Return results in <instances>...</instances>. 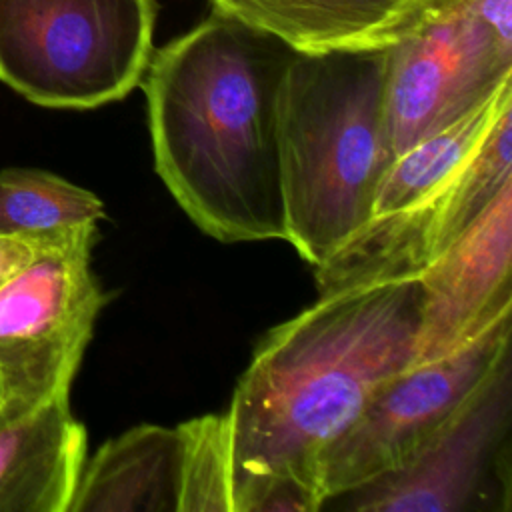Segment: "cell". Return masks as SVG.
I'll return each instance as SVG.
<instances>
[{
	"label": "cell",
	"mask_w": 512,
	"mask_h": 512,
	"mask_svg": "<svg viewBox=\"0 0 512 512\" xmlns=\"http://www.w3.org/2000/svg\"><path fill=\"white\" fill-rule=\"evenodd\" d=\"M292 56L276 36L212 8L146 66L156 172L220 242L286 240L278 96Z\"/></svg>",
	"instance_id": "cell-1"
},
{
	"label": "cell",
	"mask_w": 512,
	"mask_h": 512,
	"mask_svg": "<svg viewBox=\"0 0 512 512\" xmlns=\"http://www.w3.org/2000/svg\"><path fill=\"white\" fill-rule=\"evenodd\" d=\"M420 298L416 278L346 288L272 328L228 408L234 478H290L320 494L326 446L414 364Z\"/></svg>",
	"instance_id": "cell-2"
},
{
	"label": "cell",
	"mask_w": 512,
	"mask_h": 512,
	"mask_svg": "<svg viewBox=\"0 0 512 512\" xmlns=\"http://www.w3.org/2000/svg\"><path fill=\"white\" fill-rule=\"evenodd\" d=\"M386 46L294 52L278 96L286 242L312 266L372 216L394 160L386 124Z\"/></svg>",
	"instance_id": "cell-3"
},
{
	"label": "cell",
	"mask_w": 512,
	"mask_h": 512,
	"mask_svg": "<svg viewBox=\"0 0 512 512\" xmlns=\"http://www.w3.org/2000/svg\"><path fill=\"white\" fill-rule=\"evenodd\" d=\"M156 0H0V80L46 108L128 96L154 52Z\"/></svg>",
	"instance_id": "cell-4"
},
{
	"label": "cell",
	"mask_w": 512,
	"mask_h": 512,
	"mask_svg": "<svg viewBox=\"0 0 512 512\" xmlns=\"http://www.w3.org/2000/svg\"><path fill=\"white\" fill-rule=\"evenodd\" d=\"M94 242L96 224L44 232L36 254L0 286V414L70 396L106 302L90 268Z\"/></svg>",
	"instance_id": "cell-5"
},
{
	"label": "cell",
	"mask_w": 512,
	"mask_h": 512,
	"mask_svg": "<svg viewBox=\"0 0 512 512\" xmlns=\"http://www.w3.org/2000/svg\"><path fill=\"white\" fill-rule=\"evenodd\" d=\"M512 312L458 350L392 376L318 460L324 506L414 460L510 362Z\"/></svg>",
	"instance_id": "cell-6"
},
{
	"label": "cell",
	"mask_w": 512,
	"mask_h": 512,
	"mask_svg": "<svg viewBox=\"0 0 512 512\" xmlns=\"http://www.w3.org/2000/svg\"><path fill=\"white\" fill-rule=\"evenodd\" d=\"M512 84V34L474 0H432L386 46V124L392 154L470 114Z\"/></svg>",
	"instance_id": "cell-7"
},
{
	"label": "cell",
	"mask_w": 512,
	"mask_h": 512,
	"mask_svg": "<svg viewBox=\"0 0 512 512\" xmlns=\"http://www.w3.org/2000/svg\"><path fill=\"white\" fill-rule=\"evenodd\" d=\"M512 108L476 154L440 188L392 212L370 216L314 266L318 294L380 282L414 280L486 212L512 182Z\"/></svg>",
	"instance_id": "cell-8"
},
{
	"label": "cell",
	"mask_w": 512,
	"mask_h": 512,
	"mask_svg": "<svg viewBox=\"0 0 512 512\" xmlns=\"http://www.w3.org/2000/svg\"><path fill=\"white\" fill-rule=\"evenodd\" d=\"M510 386V362H506L470 406L414 460L338 496L346 500L344 508L358 512L508 510Z\"/></svg>",
	"instance_id": "cell-9"
},
{
	"label": "cell",
	"mask_w": 512,
	"mask_h": 512,
	"mask_svg": "<svg viewBox=\"0 0 512 512\" xmlns=\"http://www.w3.org/2000/svg\"><path fill=\"white\" fill-rule=\"evenodd\" d=\"M512 182L416 278L422 290L414 364L442 358L512 312Z\"/></svg>",
	"instance_id": "cell-10"
},
{
	"label": "cell",
	"mask_w": 512,
	"mask_h": 512,
	"mask_svg": "<svg viewBox=\"0 0 512 512\" xmlns=\"http://www.w3.org/2000/svg\"><path fill=\"white\" fill-rule=\"evenodd\" d=\"M86 460V428L70 396L0 414V512H68Z\"/></svg>",
	"instance_id": "cell-11"
},
{
	"label": "cell",
	"mask_w": 512,
	"mask_h": 512,
	"mask_svg": "<svg viewBox=\"0 0 512 512\" xmlns=\"http://www.w3.org/2000/svg\"><path fill=\"white\" fill-rule=\"evenodd\" d=\"M432 0H212V8L264 30L294 52L384 48Z\"/></svg>",
	"instance_id": "cell-12"
},
{
	"label": "cell",
	"mask_w": 512,
	"mask_h": 512,
	"mask_svg": "<svg viewBox=\"0 0 512 512\" xmlns=\"http://www.w3.org/2000/svg\"><path fill=\"white\" fill-rule=\"evenodd\" d=\"M180 426L140 424L84 460L68 512H180Z\"/></svg>",
	"instance_id": "cell-13"
},
{
	"label": "cell",
	"mask_w": 512,
	"mask_h": 512,
	"mask_svg": "<svg viewBox=\"0 0 512 512\" xmlns=\"http://www.w3.org/2000/svg\"><path fill=\"white\" fill-rule=\"evenodd\" d=\"M510 108L512 84L470 114L396 154L376 190L372 216L398 210L446 184Z\"/></svg>",
	"instance_id": "cell-14"
},
{
	"label": "cell",
	"mask_w": 512,
	"mask_h": 512,
	"mask_svg": "<svg viewBox=\"0 0 512 512\" xmlns=\"http://www.w3.org/2000/svg\"><path fill=\"white\" fill-rule=\"evenodd\" d=\"M104 218L102 200L62 176L38 168L0 172V234H38Z\"/></svg>",
	"instance_id": "cell-15"
},
{
	"label": "cell",
	"mask_w": 512,
	"mask_h": 512,
	"mask_svg": "<svg viewBox=\"0 0 512 512\" xmlns=\"http://www.w3.org/2000/svg\"><path fill=\"white\" fill-rule=\"evenodd\" d=\"M180 512H234L230 412L204 414L180 424Z\"/></svg>",
	"instance_id": "cell-16"
},
{
	"label": "cell",
	"mask_w": 512,
	"mask_h": 512,
	"mask_svg": "<svg viewBox=\"0 0 512 512\" xmlns=\"http://www.w3.org/2000/svg\"><path fill=\"white\" fill-rule=\"evenodd\" d=\"M42 234H0V286L36 254Z\"/></svg>",
	"instance_id": "cell-17"
},
{
	"label": "cell",
	"mask_w": 512,
	"mask_h": 512,
	"mask_svg": "<svg viewBox=\"0 0 512 512\" xmlns=\"http://www.w3.org/2000/svg\"><path fill=\"white\" fill-rule=\"evenodd\" d=\"M0 404H2V388H0Z\"/></svg>",
	"instance_id": "cell-18"
}]
</instances>
